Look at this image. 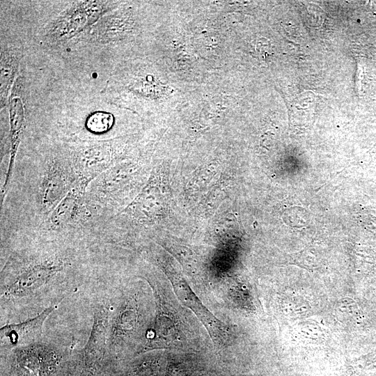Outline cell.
Instances as JSON below:
<instances>
[{"label": "cell", "mask_w": 376, "mask_h": 376, "mask_svg": "<svg viewBox=\"0 0 376 376\" xmlns=\"http://www.w3.org/2000/svg\"><path fill=\"white\" fill-rule=\"evenodd\" d=\"M70 265L67 258L58 254L13 258L1 272V305L31 300L42 294Z\"/></svg>", "instance_id": "obj_1"}, {"label": "cell", "mask_w": 376, "mask_h": 376, "mask_svg": "<svg viewBox=\"0 0 376 376\" xmlns=\"http://www.w3.org/2000/svg\"><path fill=\"white\" fill-rule=\"evenodd\" d=\"M114 3L109 1L73 2L45 27L43 39L49 43L71 39L109 13Z\"/></svg>", "instance_id": "obj_2"}, {"label": "cell", "mask_w": 376, "mask_h": 376, "mask_svg": "<svg viewBox=\"0 0 376 376\" xmlns=\"http://www.w3.org/2000/svg\"><path fill=\"white\" fill-rule=\"evenodd\" d=\"M69 159L78 182L88 187L95 178L113 166L116 149L109 140L84 141L70 148Z\"/></svg>", "instance_id": "obj_3"}, {"label": "cell", "mask_w": 376, "mask_h": 376, "mask_svg": "<svg viewBox=\"0 0 376 376\" xmlns=\"http://www.w3.org/2000/svg\"><path fill=\"white\" fill-rule=\"evenodd\" d=\"M77 182L69 157H55L49 161L38 187V198L42 213L48 217Z\"/></svg>", "instance_id": "obj_4"}, {"label": "cell", "mask_w": 376, "mask_h": 376, "mask_svg": "<svg viewBox=\"0 0 376 376\" xmlns=\"http://www.w3.org/2000/svg\"><path fill=\"white\" fill-rule=\"evenodd\" d=\"M11 350V364L17 376H50L63 359L58 348L41 341Z\"/></svg>", "instance_id": "obj_5"}, {"label": "cell", "mask_w": 376, "mask_h": 376, "mask_svg": "<svg viewBox=\"0 0 376 376\" xmlns=\"http://www.w3.org/2000/svg\"><path fill=\"white\" fill-rule=\"evenodd\" d=\"M111 308L109 301H103L94 310L91 331L81 358L86 373L98 370L107 354Z\"/></svg>", "instance_id": "obj_6"}, {"label": "cell", "mask_w": 376, "mask_h": 376, "mask_svg": "<svg viewBox=\"0 0 376 376\" xmlns=\"http://www.w3.org/2000/svg\"><path fill=\"white\" fill-rule=\"evenodd\" d=\"M139 317L137 301L134 297L127 299L115 311L111 310L107 354L130 340L139 327Z\"/></svg>", "instance_id": "obj_7"}, {"label": "cell", "mask_w": 376, "mask_h": 376, "mask_svg": "<svg viewBox=\"0 0 376 376\" xmlns=\"http://www.w3.org/2000/svg\"><path fill=\"white\" fill-rule=\"evenodd\" d=\"M87 187L79 183L59 202L47 217L52 230H61L75 225L91 213L86 201Z\"/></svg>", "instance_id": "obj_8"}, {"label": "cell", "mask_w": 376, "mask_h": 376, "mask_svg": "<svg viewBox=\"0 0 376 376\" xmlns=\"http://www.w3.org/2000/svg\"><path fill=\"white\" fill-rule=\"evenodd\" d=\"M56 306L57 304L47 307L37 316L24 322L2 327L0 330L1 347L13 349L40 341L44 322Z\"/></svg>", "instance_id": "obj_9"}, {"label": "cell", "mask_w": 376, "mask_h": 376, "mask_svg": "<svg viewBox=\"0 0 376 376\" xmlns=\"http://www.w3.org/2000/svg\"><path fill=\"white\" fill-rule=\"evenodd\" d=\"M10 118V161L5 181L1 189V203L8 189L15 160L25 127V115L22 99V81L19 77L16 79L8 100Z\"/></svg>", "instance_id": "obj_10"}, {"label": "cell", "mask_w": 376, "mask_h": 376, "mask_svg": "<svg viewBox=\"0 0 376 376\" xmlns=\"http://www.w3.org/2000/svg\"><path fill=\"white\" fill-rule=\"evenodd\" d=\"M23 56V48L10 46L1 49V108L4 107L9 100L12 86L17 73L19 61Z\"/></svg>", "instance_id": "obj_11"}, {"label": "cell", "mask_w": 376, "mask_h": 376, "mask_svg": "<svg viewBox=\"0 0 376 376\" xmlns=\"http://www.w3.org/2000/svg\"><path fill=\"white\" fill-rule=\"evenodd\" d=\"M173 284L178 297L187 306L194 311L200 317L201 320L205 323L207 327H210L211 329L216 327H219V322L205 307L202 306L203 305L199 301H197L196 297L191 292L190 288L187 286L182 280H175Z\"/></svg>", "instance_id": "obj_12"}, {"label": "cell", "mask_w": 376, "mask_h": 376, "mask_svg": "<svg viewBox=\"0 0 376 376\" xmlns=\"http://www.w3.org/2000/svg\"><path fill=\"white\" fill-rule=\"evenodd\" d=\"M112 116L104 112H96L91 115L86 123V127L94 133L107 132L112 125Z\"/></svg>", "instance_id": "obj_13"}]
</instances>
